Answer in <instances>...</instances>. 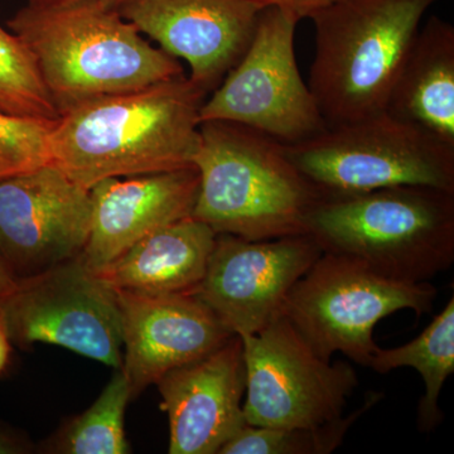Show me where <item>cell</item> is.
<instances>
[{
	"label": "cell",
	"mask_w": 454,
	"mask_h": 454,
	"mask_svg": "<svg viewBox=\"0 0 454 454\" xmlns=\"http://www.w3.org/2000/svg\"><path fill=\"white\" fill-rule=\"evenodd\" d=\"M322 253L307 234L268 240L217 234L195 294L230 333H258L283 315L293 286Z\"/></svg>",
	"instance_id": "obj_11"
},
{
	"label": "cell",
	"mask_w": 454,
	"mask_h": 454,
	"mask_svg": "<svg viewBox=\"0 0 454 454\" xmlns=\"http://www.w3.org/2000/svg\"><path fill=\"white\" fill-rule=\"evenodd\" d=\"M200 136L193 219L216 234L247 240L307 234V219L322 196L282 143L230 121H203Z\"/></svg>",
	"instance_id": "obj_3"
},
{
	"label": "cell",
	"mask_w": 454,
	"mask_h": 454,
	"mask_svg": "<svg viewBox=\"0 0 454 454\" xmlns=\"http://www.w3.org/2000/svg\"><path fill=\"white\" fill-rule=\"evenodd\" d=\"M91 195L55 164L0 181V258L26 278L76 258L88 243Z\"/></svg>",
	"instance_id": "obj_12"
},
{
	"label": "cell",
	"mask_w": 454,
	"mask_h": 454,
	"mask_svg": "<svg viewBox=\"0 0 454 454\" xmlns=\"http://www.w3.org/2000/svg\"><path fill=\"white\" fill-rule=\"evenodd\" d=\"M384 394L369 391L363 404L348 415L309 427L269 428L245 424L226 442L219 454H330L363 415L381 402Z\"/></svg>",
	"instance_id": "obj_21"
},
{
	"label": "cell",
	"mask_w": 454,
	"mask_h": 454,
	"mask_svg": "<svg viewBox=\"0 0 454 454\" xmlns=\"http://www.w3.org/2000/svg\"><path fill=\"white\" fill-rule=\"evenodd\" d=\"M11 354L12 342L11 340H9L7 327H5L2 310H0V373L7 369L9 360H11Z\"/></svg>",
	"instance_id": "obj_26"
},
{
	"label": "cell",
	"mask_w": 454,
	"mask_h": 454,
	"mask_svg": "<svg viewBox=\"0 0 454 454\" xmlns=\"http://www.w3.org/2000/svg\"><path fill=\"white\" fill-rule=\"evenodd\" d=\"M300 18L262 7L240 61L206 98L200 121H230L267 134L282 145L312 138L327 128L294 52Z\"/></svg>",
	"instance_id": "obj_8"
},
{
	"label": "cell",
	"mask_w": 454,
	"mask_h": 454,
	"mask_svg": "<svg viewBox=\"0 0 454 454\" xmlns=\"http://www.w3.org/2000/svg\"><path fill=\"white\" fill-rule=\"evenodd\" d=\"M400 367H411L422 376L426 391L418 404V429L433 432L444 418L439 406L441 391L454 372V297L411 342L376 348L367 369L387 373Z\"/></svg>",
	"instance_id": "obj_19"
},
{
	"label": "cell",
	"mask_w": 454,
	"mask_h": 454,
	"mask_svg": "<svg viewBox=\"0 0 454 454\" xmlns=\"http://www.w3.org/2000/svg\"><path fill=\"white\" fill-rule=\"evenodd\" d=\"M33 444L14 430L0 426V454H26L33 452Z\"/></svg>",
	"instance_id": "obj_25"
},
{
	"label": "cell",
	"mask_w": 454,
	"mask_h": 454,
	"mask_svg": "<svg viewBox=\"0 0 454 454\" xmlns=\"http://www.w3.org/2000/svg\"><path fill=\"white\" fill-rule=\"evenodd\" d=\"M385 112L454 146V27L433 16L419 28Z\"/></svg>",
	"instance_id": "obj_18"
},
{
	"label": "cell",
	"mask_w": 454,
	"mask_h": 454,
	"mask_svg": "<svg viewBox=\"0 0 454 454\" xmlns=\"http://www.w3.org/2000/svg\"><path fill=\"white\" fill-rule=\"evenodd\" d=\"M216 235L202 221L186 217L146 235L97 273L116 291L195 294Z\"/></svg>",
	"instance_id": "obj_17"
},
{
	"label": "cell",
	"mask_w": 454,
	"mask_h": 454,
	"mask_svg": "<svg viewBox=\"0 0 454 454\" xmlns=\"http://www.w3.org/2000/svg\"><path fill=\"white\" fill-rule=\"evenodd\" d=\"M73 2H80V0H27V4L40 5V7H43V5L66 4V3ZM109 2L116 3V4H119L121 0H109Z\"/></svg>",
	"instance_id": "obj_28"
},
{
	"label": "cell",
	"mask_w": 454,
	"mask_h": 454,
	"mask_svg": "<svg viewBox=\"0 0 454 454\" xmlns=\"http://www.w3.org/2000/svg\"><path fill=\"white\" fill-rule=\"evenodd\" d=\"M207 97L181 74L82 104L55 121L52 164L88 190L106 178L195 167Z\"/></svg>",
	"instance_id": "obj_1"
},
{
	"label": "cell",
	"mask_w": 454,
	"mask_h": 454,
	"mask_svg": "<svg viewBox=\"0 0 454 454\" xmlns=\"http://www.w3.org/2000/svg\"><path fill=\"white\" fill-rule=\"evenodd\" d=\"M437 0H340L310 17L309 90L327 127L385 112L426 12Z\"/></svg>",
	"instance_id": "obj_5"
},
{
	"label": "cell",
	"mask_w": 454,
	"mask_h": 454,
	"mask_svg": "<svg viewBox=\"0 0 454 454\" xmlns=\"http://www.w3.org/2000/svg\"><path fill=\"white\" fill-rule=\"evenodd\" d=\"M262 5L253 0H121L119 12L160 50L190 65L210 95L243 57Z\"/></svg>",
	"instance_id": "obj_13"
},
{
	"label": "cell",
	"mask_w": 454,
	"mask_h": 454,
	"mask_svg": "<svg viewBox=\"0 0 454 454\" xmlns=\"http://www.w3.org/2000/svg\"><path fill=\"white\" fill-rule=\"evenodd\" d=\"M239 336L247 367L245 423L292 428L342 417L358 387L351 365L319 356L284 316L258 333Z\"/></svg>",
	"instance_id": "obj_10"
},
{
	"label": "cell",
	"mask_w": 454,
	"mask_h": 454,
	"mask_svg": "<svg viewBox=\"0 0 454 454\" xmlns=\"http://www.w3.org/2000/svg\"><path fill=\"white\" fill-rule=\"evenodd\" d=\"M306 232L324 253L342 254L403 282H430L454 262V192L429 186L322 197Z\"/></svg>",
	"instance_id": "obj_4"
},
{
	"label": "cell",
	"mask_w": 454,
	"mask_h": 454,
	"mask_svg": "<svg viewBox=\"0 0 454 454\" xmlns=\"http://www.w3.org/2000/svg\"><path fill=\"white\" fill-rule=\"evenodd\" d=\"M0 113L57 121L35 59L18 35L0 26Z\"/></svg>",
	"instance_id": "obj_22"
},
{
	"label": "cell",
	"mask_w": 454,
	"mask_h": 454,
	"mask_svg": "<svg viewBox=\"0 0 454 454\" xmlns=\"http://www.w3.org/2000/svg\"><path fill=\"white\" fill-rule=\"evenodd\" d=\"M55 121L0 113V181L52 164Z\"/></svg>",
	"instance_id": "obj_23"
},
{
	"label": "cell",
	"mask_w": 454,
	"mask_h": 454,
	"mask_svg": "<svg viewBox=\"0 0 454 454\" xmlns=\"http://www.w3.org/2000/svg\"><path fill=\"white\" fill-rule=\"evenodd\" d=\"M116 297L124 348L121 370L131 400L164 373L211 354L234 336L196 294L116 291Z\"/></svg>",
	"instance_id": "obj_14"
},
{
	"label": "cell",
	"mask_w": 454,
	"mask_h": 454,
	"mask_svg": "<svg viewBox=\"0 0 454 454\" xmlns=\"http://www.w3.org/2000/svg\"><path fill=\"white\" fill-rule=\"evenodd\" d=\"M7 27L31 52L59 115L184 74L177 59L148 43L109 0L27 4Z\"/></svg>",
	"instance_id": "obj_2"
},
{
	"label": "cell",
	"mask_w": 454,
	"mask_h": 454,
	"mask_svg": "<svg viewBox=\"0 0 454 454\" xmlns=\"http://www.w3.org/2000/svg\"><path fill=\"white\" fill-rule=\"evenodd\" d=\"M199 188L196 167L98 182L90 188L91 226L79 258L101 270L155 230L192 216Z\"/></svg>",
	"instance_id": "obj_16"
},
{
	"label": "cell",
	"mask_w": 454,
	"mask_h": 454,
	"mask_svg": "<svg viewBox=\"0 0 454 454\" xmlns=\"http://www.w3.org/2000/svg\"><path fill=\"white\" fill-rule=\"evenodd\" d=\"M131 400L130 387L121 370L115 373L88 411L66 422L42 446L55 454H127L125 409Z\"/></svg>",
	"instance_id": "obj_20"
},
{
	"label": "cell",
	"mask_w": 454,
	"mask_h": 454,
	"mask_svg": "<svg viewBox=\"0 0 454 454\" xmlns=\"http://www.w3.org/2000/svg\"><path fill=\"white\" fill-rule=\"evenodd\" d=\"M155 385L168 415L170 454H219L247 424V367L239 334L211 354L164 373Z\"/></svg>",
	"instance_id": "obj_15"
},
{
	"label": "cell",
	"mask_w": 454,
	"mask_h": 454,
	"mask_svg": "<svg viewBox=\"0 0 454 454\" xmlns=\"http://www.w3.org/2000/svg\"><path fill=\"white\" fill-rule=\"evenodd\" d=\"M17 284V278L12 273L11 269L0 258V298L4 297L9 292L13 291Z\"/></svg>",
	"instance_id": "obj_27"
},
{
	"label": "cell",
	"mask_w": 454,
	"mask_h": 454,
	"mask_svg": "<svg viewBox=\"0 0 454 454\" xmlns=\"http://www.w3.org/2000/svg\"><path fill=\"white\" fill-rule=\"evenodd\" d=\"M253 2L258 3L262 7L273 5V7L282 8L284 11L291 12L301 20L304 18L312 17L317 12L330 7L340 0H253Z\"/></svg>",
	"instance_id": "obj_24"
},
{
	"label": "cell",
	"mask_w": 454,
	"mask_h": 454,
	"mask_svg": "<svg viewBox=\"0 0 454 454\" xmlns=\"http://www.w3.org/2000/svg\"><path fill=\"white\" fill-rule=\"evenodd\" d=\"M284 149L322 197L396 186L454 192V146L387 112L327 127Z\"/></svg>",
	"instance_id": "obj_6"
},
{
	"label": "cell",
	"mask_w": 454,
	"mask_h": 454,
	"mask_svg": "<svg viewBox=\"0 0 454 454\" xmlns=\"http://www.w3.org/2000/svg\"><path fill=\"white\" fill-rule=\"evenodd\" d=\"M12 345L50 343L119 370L122 363L116 291L79 256L26 278L0 298Z\"/></svg>",
	"instance_id": "obj_9"
},
{
	"label": "cell",
	"mask_w": 454,
	"mask_h": 454,
	"mask_svg": "<svg viewBox=\"0 0 454 454\" xmlns=\"http://www.w3.org/2000/svg\"><path fill=\"white\" fill-rule=\"evenodd\" d=\"M437 295L430 282L391 279L360 259L322 253L293 286L282 316L325 360L340 352L369 367L375 325L399 310L428 315Z\"/></svg>",
	"instance_id": "obj_7"
}]
</instances>
